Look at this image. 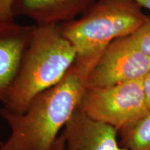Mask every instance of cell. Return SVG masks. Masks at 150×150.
<instances>
[{
	"label": "cell",
	"mask_w": 150,
	"mask_h": 150,
	"mask_svg": "<svg viewBox=\"0 0 150 150\" xmlns=\"http://www.w3.org/2000/svg\"><path fill=\"white\" fill-rule=\"evenodd\" d=\"M79 108L89 117L114 127L118 132L134 126L150 112L143 78L87 88Z\"/></svg>",
	"instance_id": "277c9868"
},
{
	"label": "cell",
	"mask_w": 150,
	"mask_h": 150,
	"mask_svg": "<svg viewBox=\"0 0 150 150\" xmlns=\"http://www.w3.org/2000/svg\"><path fill=\"white\" fill-rule=\"evenodd\" d=\"M76 56L59 25H35L3 108L13 113H24L35 97L63 78Z\"/></svg>",
	"instance_id": "7a4b0ae2"
},
{
	"label": "cell",
	"mask_w": 150,
	"mask_h": 150,
	"mask_svg": "<svg viewBox=\"0 0 150 150\" xmlns=\"http://www.w3.org/2000/svg\"><path fill=\"white\" fill-rule=\"evenodd\" d=\"M14 0H0V20H14L13 5Z\"/></svg>",
	"instance_id": "8fae6325"
},
{
	"label": "cell",
	"mask_w": 150,
	"mask_h": 150,
	"mask_svg": "<svg viewBox=\"0 0 150 150\" xmlns=\"http://www.w3.org/2000/svg\"><path fill=\"white\" fill-rule=\"evenodd\" d=\"M35 28V24L0 20V102L2 104Z\"/></svg>",
	"instance_id": "52a82bcc"
},
{
	"label": "cell",
	"mask_w": 150,
	"mask_h": 150,
	"mask_svg": "<svg viewBox=\"0 0 150 150\" xmlns=\"http://www.w3.org/2000/svg\"><path fill=\"white\" fill-rule=\"evenodd\" d=\"M150 72V58L140 52L129 35L106 47L88 79V88H103L144 78Z\"/></svg>",
	"instance_id": "5b68a950"
},
{
	"label": "cell",
	"mask_w": 150,
	"mask_h": 150,
	"mask_svg": "<svg viewBox=\"0 0 150 150\" xmlns=\"http://www.w3.org/2000/svg\"><path fill=\"white\" fill-rule=\"evenodd\" d=\"M100 57L76 56L63 78L35 97L24 113L1 108L0 115L11 133L0 150H51L59 131L79 107L90 74Z\"/></svg>",
	"instance_id": "6da1fadb"
},
{
	"label": "cell",
	"mask_w": 150,
	"mask_h": 150,
	"mask_svg": "<svg viewBox=\"0 0 150 150\" xmlns=\"http://www.w3.org/2000/svg\"><path fill=\"white\" fill-rule=\"evenodd\" d=\"M118 134L121 146L127 150H150V112L134 126Z\"/></svg>",
	"instance_id": "9c48e42d"
},
{
	"label": "cell",
	"mask_w": 150,
	"mask_h": 150,
	"mask_svg": "<svg viewBox=\"0 0 150 150\" xmlns=\"http://www.w3.org/2000/svg\"><path fill=\"white\" fill-rule=\"evenodd\" d=\"M129 36L136 48L150 58V17Z\"/></svg>",
	"instance_id": "30bf717a"
},
{
	"label": "cell",
	"mask_w": 150,
	"mask_h": 150,
	"mask_svg": "<svg viewBox=\"0 0 150 150\" xmlns=\"http://www.w3.org/2000/svg\"><path fill=\"white\" fill-rule=\"evenodd\" d=\"M118 131L94 120L79 107L64 127L66 150H127L117 142Z\"/></svg>",
	"instance_id": "8992f818"
},
{
	"label": "cell",
	"mask_w": 150,
	"mask_h": 150,
	"mask_svg": "<svg viewBox=\"0 0 150 150\" xmlns=\"http://www.w3.org/2000/svg\"><path fill=\"white\" fill-rule=\"evenodd\" d=\"M143 88L148 108L150 110V72L143 78Z\"/></svg>",
	"instance_id": "7c38bea8"
},
{
	"label": "cell",
	"mask_w": 150,
	"mask_h": 150,
	"mask_svg": "<svg viewBox=\"0 0 150 150\" xmlns=\"http://www.w3.org/2000/svg\"><path fill=\"white\" fill-rule=\"evenodd\" d=\"M65 143L63 136H61L58 137V138L54 142L53 147L51 150H65Z\"/></svg>",
	"instance_id": "4fadbf2b"
},
{
	"label": "cell",
	"mask_w": 150,
	"mask_h": 150,
	"mask_svg": "<svg viewBox=\"0 0 150 150\" xmlns=\"http://www.w3.org/2000/svg\"><path fill=\"white\" fill-rule=\"evenodd\" d=\"M100 0H14L13 16H24L35 25H60L76 20Z\"/></svg>",
	"instance_id": "ba28073f"
},
{
	"label": "cell",
	"mask_w": 150,
	"mask_h": 150,
	"mask_svg": "<svg viewBox=\"0 0 150 150\" xmlns=\"http://www.w3.org/2000/svg\"><path fill=\"white\" fill-rule=\"evenodd\" d=\"M132 0H100L76 20L59 25L77 55L102 54L112 41L131 35L149 16Z\"/></svg>",
	"instance_id": "3957f363"
},
{
	"label": "cell",
	"mask_w": 150,
	"mask_h": 150,
	"mask_svg": "<svg viewBox=\"0 0 150 150\" xmlns=\"http://www.w3.org/2000/svg\"><path fill=\"white\" fill-rule=\"evenodd\" d=\"M0 127H1V125H0ZM1 145H2V142H1V140H0V146H1Z\"/></svg>",
	"instance_id": "9a60e30c"
},
{
	"label": "cell",
	"mask_w": 150,
	"mask_h": 150,
	"mask_svg": "<svg viewBox=\"0 0 150 150\" xmlns=\"http://www.w3.org/2000/svg\"><path fill=\"white\" fill-rule=\"evenodd\" d=\"M132 1L138 4L142 8L150 11V0H132Z\"/></svg>",
	"instance_id": "5bb4252c"
}]
</instances>
